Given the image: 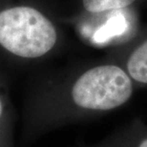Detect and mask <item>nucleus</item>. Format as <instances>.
<instances>
[{"mask_svg": "<svg viewBox=\"0 0 147 147\" xmlns=\"http://www.w3.org/2000/svg\"><path fill=\"white\" fill-rule=\"evenodd\" d=\"M57 42L52 22L31 7L0 11V44L11 54L26 58L42 57Z\"/></svg>", "mask_w": 147, "mask_h": 147, "instance_id": "obj_1", "label": "nucleus"}, {"mask_svg": "<svg viewBox=\"0 0 147 147\" xmlns=\"http://www.w3.org/2000/svg\"><path fill=\"white\" fill-rule=\"evenodd\" d=\"M136 0H83L84 8L90 13L117 10L131 5Z\"/></svg>", "mask_w": 147, "mask_h": 147, "instance_id": "obj_4", "label": "nucleus"}, {"mask_svg": "<svg viewBox=\"0 0 147 147\" xmlns=\"http://www.w3.org/2000/svg\"><path fill=\"white\" fill-rule=\"evenodd\" d=\"M125 27V20L122 16H116L111 18L103 27L96 32L94 36V39L98 42H102L111 36H117L122 33Z\"/></svg>", "mask_w": 147, "mask_h": 147, "instance_id": "obj_5", "label": "nucleus"}, {"mask_svg": "<svg viewBox=\"0 0 147 147\" xmlns=\"http://www.w3.org/2000/svg\"><path fill=\"white\" fill-rule=\"evenodd\" d=\"M1 113H2V104L1 101H0V116H1Z\"/></svg>", "mask_w": 147, "mask_h": 147, "instance_id": "obj_7", "label": "nucleus"}, {"mask_svg": "<svg viewBox=\"0 0 147 147\" xmlns=\"http://www.w3.org/2000/svg\"><path fill=\"white\" fill-rule=\"evenodd\" d=\"M134 147H147V137L139 140V142L134 145Z\"/></svg>", "mask_w": 147, "mask_h": 147, "instance_id": "obj_6", "label": "nucleus"}, {"mask_svg": "<svg viewBox=\"0 0 147 147\" xmlns=\"http://www.w3.org/2000/svg\"><path fill=\"white\" fill-rule=\"evenodd\" d=\"M127 74L135 81L147 84V40L138 47L129 57Z\"/></svg>", "mask_w": 147, "mask_h": 147, "instance_id": "obj_3", "label": "nucleus"}, {"mask_svg": "<svg viewBox=\"0 0 147 147\" xmlns=\"http://www.w3.org/2000/svg\"><path fill=\"white\" fill-rule=\"evenodd\" d=\"M132 94L131 78L116 65H101L88 70L72 88L74 103L91 111L119 108L130 99Z\"/></svg>", "mask_w": 147, "mask_h": 147, "instance_id": "obj_2", "label": "nucleus"}]
</instances>
